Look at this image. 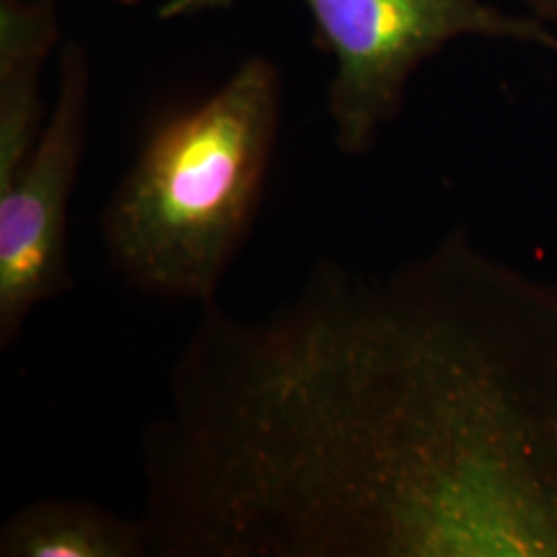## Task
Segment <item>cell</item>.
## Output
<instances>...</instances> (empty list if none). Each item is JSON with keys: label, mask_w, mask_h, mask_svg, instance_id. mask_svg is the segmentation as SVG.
I'll list each match as a JSON object with an SVG mask.
<instances>
[{"label": "cell", "mask_w": 557, "mask_h": 557, "mask_svg": "<svg viewBox=\"0 0 557 557\" xmlns=\"http://www.w3.org/2000/svg\"><path fill=\"white\" fill-rule=\"evenodd\" d=\"M278 112L277 69L252 57L213 96L151 131L101 215L108 257L131 285L215 301L257 220Z\"/></svg>", "instance_id": "cell-1"}, {"label": "cell", "mask_w": 557, "mask_h": 557, "mask_svg": "<svg viewBox=\"0 0 557 557\" xmlns=\"http://www.w3.org/2000/svg\"><path fill=\"white\" fill-rule=\"evenodd\" d=\"M335 59L329 112L337 147L361 156L395 114L419 64L458 38L539 46L557 57V34L487 0H299Z\"/></svg>", "instance_id": "cell-2"}, {"label": "cell", "mask_w": 557, "mask_h": 557, "mask_svg": "<svg viewBox=\"0 0 557 557\" xmlns=\"http://www.w3.org/2000/svg\"><path fill=\"white\" fill-rule=\"evenodd\" d=\"M89 122V64L79 44L60 59L59 94L29 160L0 190V349L20 337L32 310L73 287L69 200Z\"/></svg>", "instance_id": "cell-3"}, {"label": "cell", "mask_w": 557, "mask_h": 557, "mask_svg": "<svg viewBox=\"0 0 557 557\" xmlns=\"http://www.w3.org/2000/svg\"><path fill=\"white\" fill-rule=\"evenodd\" d=\"M57 40L54 0H0V190L40 139V75Z\"/></svg>", "instance_id": "cell-4"}, {"label": "cell", "mask_w": 557, "mask_h": 557, "mask_svg": "<svg viewBox=\"0 0 557 557\" xmlns=\"http://www.w3.org/2000/svg\"><path fill=\"white\" fill-rule=\"evenodd\" d=\"M2 557H147L140 520L119 517L83 499L25 504L0 529Z\"/></svg>", "instance_id": "cell-5"}, {"label": "cell", "mask_w": 557, "mask_h": 557, "mask_svg": "<svg viewBox=\"0 0 557 557\" xmlns=\"http://www.w3.org/2000/svg\"><path fill=\"white\" fill-rule=\"evenodd\" d=\"M122 4H135L140 0H116ZM230 0H172L170 4H165V9L161 11L163 17H174L180 13H188V11H200V9H211V7H223Z\"/></svg>", "instance_id": "cell-6"}, {"label": "cell", "mask_w": 557, "mask_h": 557, "mask_svg": "<svg viewBox=\"0 0 557 557\" xmlns=\"http://www.w3.org/2000/svg\"><path fill=\"white\" fill-rule=\"evenodd\" d=\"M537 20L557 25V0H522Z\"/></svg>", "instance_id": "cell-7"}]
</instances>
